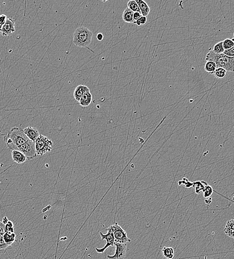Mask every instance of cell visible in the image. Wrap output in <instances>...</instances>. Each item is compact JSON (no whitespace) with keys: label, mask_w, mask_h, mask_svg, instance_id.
I'll list each match as a JSON object with an SVG mask.
<instances>
[{"label":"cell","mask_w":234,"mask_h":259,"mask_svg":"<svg viewBox=\"0 0 234 259\" xmlns=\"http://www.w3.org/2000/svg\"><path fill=\"white\" fill-rule=\"evenodd\" d=\"M2 236L5 243L10 246H11L16 240V235L14 233L5 232Z\"/></svg>","instance_id":"cell-16"},{"label":"cell","mask_w":234,"mask_h":259,"mask_svg":"<svg viewBox=\"0 0 234 259\" xmlns=\"http://www.w3.org/2000/svg\"><path fill=\"white\" fill-rule=\"evenodd\" d=\"M114 234L115 242L127 244L128 242H130L131 241L127 237V233L117 223H115V224L112 225L109 227Z\"/></svg>","instance_id":"cell-5"},{"label":"cell","mask_w":234,"mask_h":259,"mask_svg":"<svg viewBox=\"0 0 234 259\" xmlns=\"http://www.w3.org/2000/svg\"><path fill=\"white\" fill-rule=\"evenodd\" d=\"M2 26H1V25H0V34H1V35H2Z\"/></svg>","instance_id":"cell-34"},{"label":"cell","mask_w":234,"mask_h":259,"mask_svg":"<svg viewBox=\"0 0 234 259\" xmlns=\"http://www.w3.org/2000/svg\"><path fill=\"white\" fill-rule=\"evenodd\" d=\"M207 61H214L217 68H223L229 72H234V57H229L222 54H217L210 50L206 56Z\"/></svg>","instance_id":"cell-2"},{"label":"cell","mask_w":234,"mask_h":259,"mask_svg":"<svg viewBox=\"0 0 234 259\" xmlns=\"http://www.w3.org/2000/svg\"><path fill=\"white\" fill-rule=\"evenodd\" d=\"M12 161L18 164H23L27 160L26 156L23 153L17 150L12 151Z\"/></svg>","instance_id":"cell-11"},{"label":"cell","mask_w":234,"mask_h":259,"mask_svg":"<svg viewBox=\"0 0 234 259\" xmlns=\"http://www.w3.org/2000/svg\"><path fill=\"white\" fill-rule=\"evenodd\" d=\"M225 233L230 238H234V220L231 219L226 223L224 229Z\"/></svg>","instance_id":"cell-15"},{"label":"cell","mask_w":234,"mask_h":259,"mask_svg":"<svg viewBox=\"0 0 234 259\" xmlns=\"http://www.w3.org/2000/svg\"><path fill=\"white\" fill-rule=\"evenodd\" d=\"M93 33L84 26L77 28L73 35V42L78 47L85 48L91 44Z\"/></svg>","instance_id":"cell-3"},{"label":"cell","mask_w":234,"mask_h":259,"mask_svg":"<svg viewBox=\"0 0 234 259\" xmlns=\"http://www.w3.org/2000/svg\"><path fill=\"white\" fill-rule=\"evenodd\" d=\"M104 35H102V34H101V33H99V34H97V36H96V39H97L98 41H102V40H104Z\"/></svg>","instance_id":"cell-31"},{"label":"cell","mask_w":234,"mask_h":259,"mask_svg":"<svg viewBox=\"0 0 234 259\" xmlns=\"http://www.w3.org/2000/svg\"><path fill=\"white\" fill-rule=\"evenodd\" d=\"M223 48L224 50H229L234 47V39H226L222 41Z\"/></svg>","instance_id":"cell-22"},{"label":"cell","mask_w":234,"mask_h":259,"mask_svg":"<svg viewBox=\"0 0 234 259\" xmlns=\"http://www.w3.org/2000/svg\"><path fill=\"white\" fill-rule=\"evenodd\" d=\"M203 191L204 192V196L205 198L210 197L213 192V189H212L211 186L208 185H207V186H206L205 188L203 189Z\"/></svg>","instance_id":"cell-25"},{"label":"cell","mask_w":234,"mask_h":259,"mask_svg":"<svg viewBox=\"0 0 234 259\" xmlns=\"http://www.w3.org/2000/svg\"><path fill=\"white\" fill-rule=\"evenodd\" d=\"M5 225L0 221V235H3L5 233Z\"/></svg>","instance_id":"cell-30"},{"label":"cell","mask_w":234,"mask_h":259,"mask_svg":"<svg viewBox=\"0 0 234 259\" xmlns=\"http://www.w3.org/2000/svg\"><path fill=\"white\" fill-rule=\"evenodd\" d=\"M7 20V17L6 15H4V14L0 15V25L3 26L6 22Z\"/></svg>","instance_id":"cell-28"},{"label":"cell","mask_w":234,"mask_h":259,"mask_svg":"<svg viewBox=\"0 0 234 259\" xmlns=\"http://www.w3.org/2000/svg\"><path fill=\"white\" fill-rule=\"evenodd\" d=\"M7 149L10 150L19 151L21 147L30 140L24 134L21 128L14 127L4 137Z\"/></svg>","instance_id":"cell-1"},{"label":"cell","mask_w":234,"mask_h":259,"mask_svg":"<svg viewBox=\"0 0 234 259\" xmlns=\"http://www.w3.org/2000/svg\"><path fill=\"white\" fill-rule=\"evenodd\" d=\"M133 12L128 7H126L122 14V19L124 22L129 24H134L135 21L133 18Z\"/></svg>","instance_id":"cell-14"},{"label":"cell","mask_w":234,"mask_h":259,"mask_svg":"<svg viewBox=\"0 0 234 259\" xmlns=\"http://www.w3.org/2000/svg\"><path fill=\"white\" fill-rule=\"evenodd\" d=\"M89 92H90V90L89 87H87L86 86L80 85H79L76 87L75 91H74V98L76 101L79 102V101L81 97H82V96L85 93Z\"/></svg>","instance_id":"cell-10"},{"label":"cell","mask_w":234,"mask_h":259,"mask_svg":"<svg viewBox=\"0 0 234 259\" xmlns=\"http://www.w3.org/2000/svg\"><path fill=\"white\" fill-rule=\"evenodd\" d=\"M115 252L114 255H107L109 259H124L127 253V244L115 242Z\"/></svg>","instance_id":"cell-7"},{"label":"cell","mask_w":234,"mask_h":259,"mask_svg":"<svg viewBox=\"0 0 234 259\" xmlns=\"http://www.w3.org/2000/svg\"><path fill=\"white\" fill-rule=\"evenodd\" d=\"M162 252L163 256L167 259H173L174 257L175 251L172 247H164Z\"/></svg>","instance_id":"cell-17"},{"label":"cell","mask_w":234,"mask_h":259,"mask_svg":"<svg viewBox=\"0 0 234 259\" xmlns=\"http://www.w3.org/2000/svg\"><path fill=\"white\" fill-rule=\"evenodd\" d=\"M92 101V96L90 92H87L84 94L79 101V104L83 107L89 106Z\"/></svg>","instance_id":"cell-13"},{"label":"cell","mask_w":234,"mask_h":259,"mask_svg":"<svg viewBox=\"0 0 234 259\" xmlns=\"http://www.w3.org/2000/svg\"><path fill=\"white\" fill-rule=\"evenodd\" d=\"M15 31V21L11 18L7 19L5 24L2 26V35L3 36H9L12 35Z\"/></svg>","instance_id":"cell-8"},{"label":"cell","mask_w":234,"mask_h":259,"mask_svg":"<svg viewBox=\"0 0 234 259\" xmlns=\"http://www.w3.org/2000/svg\"><path fill=\"white\" fill-rule=\"evenodd\" d=\"M142 16L140 12H133V18L135 22L139 19Z\"/></svg>","instance_id":"cell-29"},{"label":"cell","mask_w":234,"mask_h":259,"mask_svg":"<svg viewBox=\"0 0 234 259\" xmlns=\"http://www.w3.org/2000/svg\"><path fill=\"white\" fill-rule=\"evenodd\" d=\"M135 2L139 7L142 16L147 17L149 14L150 11L148 4L142 0H135Z\"/></svg>","instance_id":"cell-12"},{"label":"cell","mask_w":234,"mask_h":259,"mask_svg":"<svg viewBox=\"0 0 234 259\" xmlns=\"http://www.w3.org/2000/svg\"><path fill=\"white\" fill-rule=\"evenodd\" d=\"M107 231V233L106 234H104L102 232H100V235L101 236V239L103 240L106 241V244L105 245L103 248L101 249L96 248L95 250L98 253L102 254L105 252V251L110 247H113L115 246V237H114V234L112 233L111 230L109 227L106 229Z\"/></svg>","instance_id":"cell-6"},{"label":"cell","mask_w":234,"mask_h":259,"mask_svg":"<svg viewBox=\"0 0 234 259\" xmlns=\"http://www.w3.org/2000/svg\"><path fill=\"white\" fill-rule=\"evenodd\" d=\"M54 143L47 137L40 135L35 142V151L37 156H44L50 153L52 149Z\"/></svg>","instance_id":"cell-4"},{"label":"cell","mask_w":234,"mask_h":259,"mask_svg":"<svg viewBox=\"0 0 234 259\" xmlns=\"http://www.w3.org/2000/svg\"><path fill=\"white\" fill-rule=\"evenodd\" d=\"M227 71L223 68H217L215 71V76L218 79H222L225 78L227 75Z\"/></svg>","instance_id":"cell-19"},{"label":"cell","mask_w":234,"mask_h":259,"mask_svg":"<svg viewBox=\"0 0 234 259\" xmlns=\"http://www.w3.org/2000/svg\"><path fill=\"white\" fill-rule=\"evenodd\" d=\"M223 55L227 56L229 57H233L234 55V47L229 50H225L223 53Z\"/></svg>","instance_id":"cell-27"},{"label":"cell","mask_w":234,"mask_h":259,"mask_svg":"<svg viewBox=\"0 0 234 259\" xmlns=\"http://www.w3.org/2000/svg\"><path fill=\"white\" fill-rule=\"evenodd\" d=\"M2 235H0V254L5 253L11 246L5 243Z\"/></svg>","instance_id":"cell-21"},{"label":"cell","mask_w":234,"mask_h":259,"mask_svg":"<svg viewBox=\"0 0 234 259\" xmlns=\"http://www.w3.org/2000/svg\"><path fill=\"white\" fill-rule=\"evenodd\" d=\"M127 7L131 10L133 12H140L139 7L134 0H131L127 2Z\"/></svg>","instance_id":"cell-20"},{"label":"cell","mask_w":234,"mask_h":259,"mask_svg":"<svg viewBox=\"0 0 234 259\" xmlns=\"http://www.w3.org/2000/svg\"><path fill=\"white\" fill-rule=\"evenodd\" d=\"M14 225L13 222L9 220L5 224V232H11L14 233Z\"/></svg>","instance_id":"cell-24"},{"label":"cell","mask_w":234,"mask_h":259,"mask_svg":"<svg viewBox=\"0 0 234 259\" xmlns=\"http://www.w3.org/2000/svg\"><path fill=\"white\" fill-rule=\"evenodd\" d=\"M147 22V17L141 16L139 19L135 22L134 24L137 25V26H141L145 25Z\"/></svg>","instance_id":"cell-26"},{"label":"cell","mask_w":234,"mask_h":259,"mask_svg":"<svg viewBox=\"0 0 234 259\" xmlns=\"http://www.w3.org/2000/svg\"><path fill=\"white\" fill-rule=\"evenodd\" d=\"M9 221L8 219L6 216H4V218H2V223H4V224H6L7 223V221Z\"/></svg>","instance_id":"cell-32"},{"label":"cell","mask_w":234,"mask_h":259,"mask_svg":"<svg viewBox=\"0 0 234 259\" xmlns=\"http://www.w3.org/2000/svg\"><path fill=\"white\" fill-rule=\"evenodd\" d=\"M224 49L223 48L222 41L218 42L214 46L212 51L214 53L217 54H222L224 51Z\"/></svg>","instance_id":"cell-23"},{"label":"cell","mask_w":234,"mask_h":259,"mask_svg":"<svg viewBox=\"0 0 234 259\" xmlns=\"http://www.w3.org/2000/svg\"><path fill=\"white\" fill-rule=\"evenodd\" d=\"M216 68H217V66H216V63L212 61H207L205 65V70L211 74H213L214 73L215 71L216 70Z\"/></svg>","instance_id":"cell-18"},{"label":"cell","mask_w":234,"mask_h":259,"mask_svg":"<svg viewBox=\"0 0 234 259\" xmlns=\"http://www.w3.org/2000/svg\"><path fill=\"white\" fill-rule=\"evenodd\" d=\"M211 199H207L205 200L206 203L207 204H210L211 203V202H212V200Z\"/></svg>","instance_id":"cell-33"},{"label":"cell","mask_w":234,"mask_h":259,"mask_svg":"<svg viewBox=\"0 0 234 259\" xmlns=\"http://www.w3.org/2000/svg\"><path fill=\"white\" fill-rule=\"evenodd\" d=\"M23 132L27 138L34 143L40 135V133L37 129L32 127H27L23 130Z\"/></svg>","instance_id":"cell-9"}]
</instances>
